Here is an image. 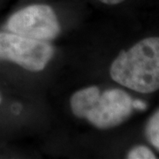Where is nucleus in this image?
<instances>
[{
    "instance_id": "nucleus-6",
    "label": "nucleus",
    "mask_w": 159,
    "mask_h": 159,
    "mask_svg": "<svg viewBox=\"0 0 159 159\" xmlns=\"http://www.w3.org/2000/svg\"><path fill=\"white\" fill-rule=\"evenodd\" d=\"M129 159H156L155 154L146 146H136L133 148L127 155Z\"/></svg>"
},
{
    "instance_id": "nucleus-4",
    "label": "nucleus",
    "mask_w": 159,
    "mask_h": 159,
    "mask_svg": "<svg viewBox=\"0 0 159 159\" xmlns=\"http://www.w3.org/2000/svg\"><path fill=\"white\" fill-rule=\"evenodd\" d=\"M6 29L13 34L46 42L60 33L57 15L47 5H32L16 11L9 18Z\"/></svg>"
},
{
    "instance_id": "nucleus-9",
    "label": "nucleus",
    "mask_w": 159,
    "mask_h": 159,
    "mask_svg": "<svg viewBox=\"0 0 159 159\" xmlns=\"http://www.w3.org/2000/svg\"><path fill=\"white\" fill-rule=\"evenodd\" d=\"M2 102V97H1V95H0V103Z\"/></svg>"
},
{
    "instance_id": "nucleus-5",
    "label": "nucleus",
    "mask_w": 159,
    "mask_h": 159,
    "mask_svg": "<svg viewBox=\"0 0 159 159\" xmlns=\"http://www.w3.org/2000/svg\"><path fill=\"white\" fill-rule=\"evenodd\" d=\"M145 135L152 146L159 150V110L148 121L145 127Z\"/></svg>"
},
{
    "instance_id": "nucleus-3",
    "label": "nucleus",
    "mask_w": 159,
    "mask_h": 159,
    "mask_svg": "<svg viewBox=\"0 0 159 159\" xmlns=\"http://www.w3.org/2000/svg\"><path fill=\"white\" fill-rule=\"evenodd\" d=\"M53 54V47L46 41L0 33V59L11 61L29 71H43Z\"/></svg>"
},
{
    "instance_id": "nucleus-7",
    "label": "nucleus",
    "mask_w": 159,
    "mask_h": 159,
    "mask_svg": "<svg viewBox=\"0 0 159 159\" xmlns=\"http://www.w3.org/2000/svg\"><path fill=\"white\" fill-rule=\"evenodd\" d=\"M133 107L140 111H144L147 108V105L145 102L141 100H133Z\"/></svg>"
},
{
    "instance_id": "nucleus-2",
    "label": "nucleus",
    "mask_w": 159,
    "mask_h": 159,
    "mask_svg": "<svg viewBox=\"0 0 159 159\" xmlns=\"http://www.w3.org/2000/svg\"><path fill=\"white\" fill-rule=\"evenodd\" d=\"M73 113L99 129L122 124L133 111V99L124 90L111 89L101 91L96 86L75 92L70 99Z\"/></svg>"
},
{
    "instance_id": "nucleus-8",
    "label": "nucleus",
    "mask_w": 159,
    "mask_h": 159,
    "mask_svg": "<svg viewBox=\"0 0 159 159\" xmlns=\"http://www.w3.org/2000/svg\"><path fill=\"white\" fill-rule=\"evenodd\" d=\"M102 3L105 4V5H109V6H114V5H118L122 3L125 0H99Z\"/></svg>"
},
{
    "instance_id": "nucleus-1",
    "label": "nucleus",
    "mask_w": 159,
    "mask_h": 159,
    "mask_svg": "<svg viewBox=\"0 0 159 159\" xmlns=\"http://www.w3.org/2000/svg\"><path fill=\"white\" fill-rule=\"evenodd\" d=\"M114 81L140 93L159 89V37H148L122 51L110 68Z\"/></svg>"
}]
</instances>
